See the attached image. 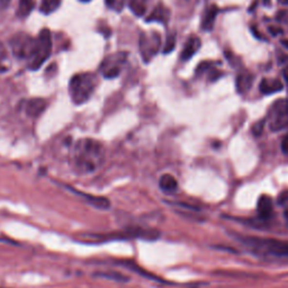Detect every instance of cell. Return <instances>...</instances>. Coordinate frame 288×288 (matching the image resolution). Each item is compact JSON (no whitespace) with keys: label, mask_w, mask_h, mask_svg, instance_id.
I'll return each instance as SVG.
<instances>
[{"label":"cell","mask_w":288,"mask_h":288,"mask_svg":"<svg viewBox=\"0 0 288 288\" xmlns=\"http://www.w3.org/2000/svg\"><path fill=\"white\" fill-rule=\"evenodd\" d=\"M34 7H35L34 0H19L17 15L20 18L27 17L32 13V10L34 9Z\"/></svg>","instance_id":"obj_18"},{"label":"cell","mask_w":288,"mask_h":288,"mask_svg":"<svg viewBox=\"0 0 288 288\" xmlns=\"http://www.w3.org/2000/svg\"><path fill=\"white\" fill-rule=\"evenodd\" d=\"M159 49V35L149 36L143 34L140 38V51L142 53L143 59L149 61L150 57L154 55Z\"/></svg>","instance_id":"obj_8"},{"label":"cell","mask_w":288,"mask_h":288,"mask_svg":"<svg viewBox=\"0 0 288 288\" xmlns=\"http://www.w3.org/2000/svg\"><path fill=\"white\" fill-rule=\"evenodd\" d=\"M282 44H283L284 46H285L286 49H288V39H283V41H282Z\"/></svg>","instance_id":"obj_31"},{"label":"cell","mask_w":288,"mask_h":288,"mask_svg":"<svg viewBox=\"0 0 288 288\" xmlns=\"http://www.w3.org/2000/svg\"><path fill=\"white\" fill-rule=\"evenodd\" d=\"M285 2H288V0H285Z\"/></svg>","instance_id":"obj_35"},{"label":"cell","mask_w":288,"mask_h":288,"mask_svg":"<svg viewBox=\"0 0 288 288\" xmlns=\"http://www.w3.org/2000/svg\"><path fill=\"white\" fill-rule=\"evenodd\" d=\"M242 242L259 253L273 255V257L278 258H288V243L284 242V241L247 236L242 240Z\"/></svg>","instance_id":"obj_4"},{"label":"cell","mask_w":288,"mask_h":288,"mask_svg":"<svg viewBox=\"0 0 288 288\" xmlns=\"http://www.w3.org/2000/svg\"><path fill=\"white\" fill-rule=\"evenodd\" d=\"M269 126L273 132L288 127V99H280L269 110Z\"/></svg>","instance_id":"obj_6"},{"label":"cell","mask_w":288,"mask_h":288,"mask_svg":"<svg viewBox=\"0 0 288 288\" xmlns=\"http://www.w3.org/2000/svg\"><path fill=\"white\" fill-rule=\"evenodd\" d=\"M9 2H10V0H0V7H1V8L6 9L7 7H8Z\"/></svg>","instance_id":"obj_30"},{"label":"cell","mask_w":288,"mask_h":288,"mask_svg":"<svg viewBox=\"0 0 288 288\" xmlns=\"http://www.w3.org/2000/svg\"><path fill=\"white\" fill-rule=\"evenodd\" d=\"M176 46V35L175 34H169L167 37V41H165V45L163 49V53L168 54L172 52L175 50Z\"/></svg>","instance_id":"obj_23"},{"label":"cell","mask_w":288,"mask_h":288,"mask_svg":"<svg viewBox=\"0 0 288 288\" xmlns=\"http://www.w3.org/2000/svg\"><path fill=\"white\" fill-rule=\"evenodd\" d=\"M97 85V77L93 73H79L72 77L69 86L70 96L75 105H81L91 97Z\"/></svg>","instance_id":"obj_3"},{"label":"cell","mask_w":288,"mask_h":288,"mask_svg":"<svg viewBox=\"0 0 288 288\" xmlns=\"http://www.w3.org/2000/svg\"><path fill=\"white\" fill-rule=\"evenodd\" d=\"M68 189H70L71 192H73L75 194V195L81 197L82 199L86 201V203L91 205L92 207L97 208V210H107V208L110 207L109 200H108L107 198H105V197L89 195V194L79 192V190H75L73 188H71V187H68Z\"/></svg>","instance_id":"obj_9"},{"label":"cell","mask_w":288,"mask_h":288,"mask_svg":"<svg viewBox=\"0 0 288 288\" xmlns=\"http://www.w3.org/2000/svg\"><path fill=\"white\" fill-rule=\"evenodd\" d=\"M128 6L135 16L141 17L146 12L147 0H129Z\"/></svg>","instance_id":"obj_17"},{"label":"cell","mask_w":288,"mask_h":288,"mask_svg":"<svg viewBox=\"0 0 288 288\" xmlns=\"http://www.w3.org/2000/svg\"><path fill=\"white\" fill-rule=\"evenodd\" d=\"M6 59V50L3 49V46L0 44V67H1L2 61Z\"/></svg>","instance_id":"obj_29"},{"label":"cell","mask_w":288,"mask_h":288,"mask_svg":"<svg viewBox=\"0 0 288 288\" xmlns=\"http://www.w3.org/2000/svg\"><path fill=\"white\" fill-rule=\"evenodd\" d=\"M103 73H104V75H105V78H107V79H114L120 75L121 69H120V67H117V66L106 67L105 69H104Z\"/></svg>","instance_id":"obj_22"},{"label":"cell","mask_w":288,"mask_h":288,"mask_svg":"<svg viewBox=\"0 0 288 288\" xmlns=\"http://www.w3.org/2000/svg\"><path fill=\"white\" fill-rule=\"evenodd\" d=\"M269 33H271L273 36H277L279 34H283V30L279 27H275V26H271L269 27Z\"/></svg>","instance_id":"obj_28"},{"label":"cell","mask_w":288,"mask_h":288,"mask_svg":"<svg viewBox=\"0 0 288 288\" xmlns=\"http://www.w3.org/2000/svg\"><path fill=\"white\" fill-rule=\"evenodd\" d=\"M93 276L102 277V278L114 280V282H120V283L127 282L128 280V277H125L122 275V273H118V272H96Z\"/></svg>","instance_id":"obj_20"},{"label":"cell","mask_w":288,"mask_h":288,"mask_svg":"<svg viewBox=\"0 0 288 288\" xmlns=\"http://www.w3.org/2000/svg\"><path fill=\"white\" fill-rule=\"evenodd\" d=\"M211 66H212L211 62H206V61H204V62H201V63L199 64V66L197 67L196 72H197V73H199V74H200V73H203V72L206 71V70L208 69V68H210Z\"/></svg>","instance_id":"obj_25"},{"label":"cell","mask_w":288,"mask_h":288,"mask_svg":"<svg viewBox=\"0 0 288 288\" xmlns=\"http://www.w3.org/2000/svg\"><path fill=\"white\" fill-rule=\"evenodd\" d=\"M168 19V10L164 6L158 5L152 14L147 17L146 21H159V23H164Z\"/></svg>","instance_id":"obj_16"},{"label":"cell","mask_w":288,"mask_h":288,"mask_svg":"<svg viewBox=\"0 0 288 288\" xmlns=\"http://www.w3.org/2000/svg\"><path fill=\"white\" fill-rule=\"evenodd\" d=\"M284 216H285V219H286V222L288 223V210H286L285 212H284Z\"/></svg>","instance_id":"obj_32"},{"label":"cell","mask_w":288,"mask_h":288,"mask_svg":"<svg viewBox=\"0 0 288 288\" xmlns=\"http://www.w3.org/2000/svg\"><path fill=\"white\" fill-rule=\"evenodd\" d=\"M46 106H48V104L43 98H33L27 102L26 106H25V111H26L28 117L36 118L45 110Z\"/></svg>","instance_id":"obj_10"},{"label":"cell","mask_w":288,"mask_h":288,"mask_svg":"<svg viewBox=\"0 0 288 288\" xmlns=\"http://www.w3.org/2000/svg\"><path fill=\"white\" fill-rule=\"evenodd\" d=\"M251 86V77L250 75H241L236 80V87L240 92H246Z\"/></svg>","instance_id":"obj_21"},{"label":"cell","mask_w":288,"mask_h":288,"mask_svg":"<svg viewBox=\"0 0 288 288\" xmlns=\"http://www.w3.org/2000/svg\"><path fill=\"white\" fill-rule=\"evenodd\" d=\"M80 1H82V2H88V1H90V0H80Z\"/></svg>","instance_id":"obj_34"},{"label":"cell","mask_w":288,"mask_h":288,"mask_svg":"<svg viewBox=\"0 0 288 288\" xmlns=\"http://www.w3.org/2000/svg\"><path fill=\"white\" fill-rule=\"evenodd\" d=\"M258 213L260 215L261 218L267 219L270 217V215L272 213V200L271 198L267 195H262L258 199L257 204Z\"/></svg>","instance_id":"obj_12"},{"label":"cell","mask_w":288,"mask_h":288,"mask_svg":"<svg viewBox=\"0 0 288 288\" xmlns=\"http://www.w3.org/2000/svg\"><path fill=\"white\" fill-rule=\"evenodd\" d=\"M61 5V0H42L41 2V12L45 15H49L59 8Z\"/></svg>","instance_id":"obj_19"},{"label":"cell","mask_w":288,"mask_h":288,"mask_svg":"<svg viewBox=\"0 0 288 288\" xmlns=\"http://www.w3.org/2000/svg\"><path fill=\"white\" fill-rule=\"evenodd\" d=\"M262 128H264V122H259V123H257L253 126V133L255 135L261 134Z\"/></svg>","instance_id":"obj_26"},{"label":"cell","mask_w":288,"mask_h":288,"mask_svg":"<svg viewBox=\"0 0 288 288\" xmlns=\"http://www.w3.org/2000/svg\"><path fill=\"white\" fill-rule=\"evenodd\" d=\"M36 41L28 36H16L13 42V51L18 57H33Z\"/></svg>","instance_id":"obj_7"},{"label":"cell","mask_w":288,"mask_h":288,"mask_svg":"<svg viewBox=\"0 0 288 288\" xmlns=\"http://www.w3.org/2000/svg\"><path fill=\"white\" fill-rule=\"evenodd\" d=\"M264 3H265V5H267V6L270 5V0H264Z\"/></svg>","instance_id":"obj_33"},{"label":"cell","mask_w":288,"mask_h":288,"mask_svg":"<svg viewBox=\"0 0 288 288\" xmlns=\"http://www.w3.org/2000/svg\"><path fill=\"white\" fill-rule=\"evenodd\" d=\"M283 84L279 80H272L268 81L267 79H264L260 84V91L265 95H270V93L278 92L283 89Z\"/></svg>","instance_id":"obj_14"},{"label":"cell","mask_w":288,"mask_h":288,"mask_svg":"<svg viewBox=\"0 0 288 288\" xmlns=\"http://www.w3.org/2000/svg\"><path fill=\"white\" fill-rule=\"evenodd\" d=\"M52 51V36L49 30H42L38 34V38L36 41V49L33 57H32V70H37L43 63L49 59Z\"/></svg>","instance_id":"obj_5"},{"label":"cell","mask_w":288,"mask_h":288,"mask_svg":"<svg viewBox=\"0 0 288 288\" xmlns=\"http://www.w3.org/2000/svg\"><path fill=\"white\" fill-rule=\"evenodd\" d=\"M217 13H218V8L214 5L208 8V10L204 16L203 23H201V27H203L204 31H211L212 28H213L215 18L217 16Z\"/></svg>","instance_id":"obj_15"},{"label":"cell","mask_w":288,"mask_h":288,"mask_svg":"<svg viewBox=\"0 0 288 288\" xmlns=\"http://www.w3.org/2000/svg\"><path fill=\"white\" fill-rule=\"evenodd\" d=\"M200 48V39L196 37V36H193L190 37L187 43L185 44V48H183L181 52V60L187 61L192 59L198 50Z\"/></svg>","instance_id":"obj_11"},{"label":"cell","mask_w":288,"mask_h":288,"mask_svg":"<svg viewBox=\"0 0 288 288\" xmlns=\"http://www.w3.org/2000/svg\"><path fill=\"white\" fill-rule=\"evenodd\" d=\"M159 187L162 192L167 193V194H171L177 190L178 188V181L174 176L165 174L162 175L160 179H159Z\"/></svg>","instance_id":"obj_13"},{"label":"cell","mask_w":288,"mask_h":288,"mask_svg":"<svg viewBox=\"0 0 288 288\" xmlns=\"http://www.w3.org/2000/svg\"><path fill=\"white\" fill-rule=\"evenodd\" d=\"M105 160V150L99 141L81 139L72 150V167L79 176H88L96 172Z\"/></svg>","instance_id":"obj_1"},{"label":"cell","mask_w":288,"mask_h":288,"mask_svg":"<svg viewBox=\"0 0 288 288\" xmlns=\"http://www.w3.org/2000/svg\"><path fill=\"white\" fill-rule=\"evenodd\" d=\"M160 236V232L152 229H143V228H129L124 230L121 234H85L86 242L98 243L106 242L110 240H128V239H142L153 241Z\"/></svg>","instance_id":"obj_2"},{"label":"cell","mask_w":288,"mask_h":288,"mask_svg":"<svg viewBox=\"0 0 288 288\" xmlns=\"http://www.w3.org/2000/svg\"><path fill=\"white\" fill-rule=\"evenodd\" d=\"M282 150L285 154H288V134L284 136L282 140Z\"/></svg>","instance_id":"obj_27"},{"label":"cell","mask_w":288,"mask_h":288,"mask_svg":"<svg viewBox=\"0 0 288 288\" xmlns=\"http://www.w3.org/2000/svg\"><path fill=\"white\" fill-rule=\"evenodd\" d=\"M106 5L115 12H122L124 8L125 0H106Z\"/></svg>","instance_id":"obj_24"}]
</instances>
